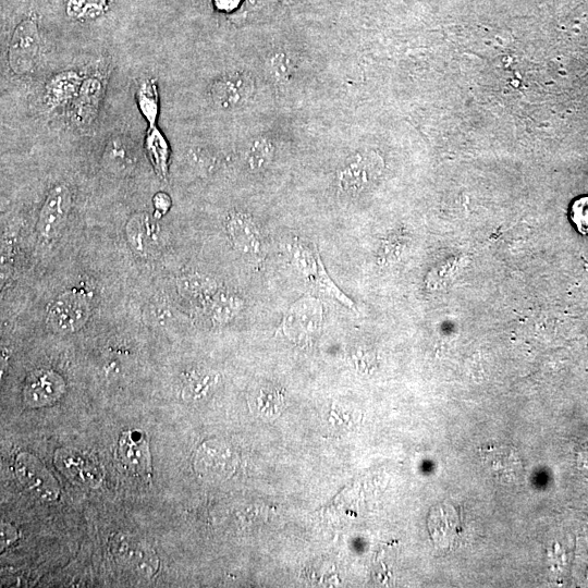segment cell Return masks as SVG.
Masks as SVG:
<instances>
[{"label": "cell", "instance_id": "cell-27", "mask_svg": "<svg viewBox=\"0 0 588 588\" xmlns=\"http://www.w3.org/2000/svg\"><path fill=\"white\" fill-rule=\"evenodd\" d=\"M132 151L125 142L116 140L110 143L106 151V159L114 168H126L133 163Z\"/></svg>", "mask_w": 588, "mask_h": 588}, {"label": "cell", "instance_id": "cell-14", "mask_svg": "<svg viewBox=\"0 0 588 588\" xmlns=\"http://www.w3.org/2000/svg\"><path fill=\"white\" fill-rule=\"evenodd\" d=\"M226 227L231 242L241 253L257 255L261 252L260 231L250 215L242 212L232 213L227 219Z\"/></svg>", "mask_w": 588, "mask_h": 588}, {"label": "cell", "instance_id": "cell-10", "mask_svg": "<svg viewBox=\"0 0 588 588\" xmlns=\"http://www.w3.org/2000/svg\"><path fill=\"white\" fill-rule=\"evenodd\" d=\"M71 202V192L65 185H59L49 192L38 223L39 234L43 239L53 240L60 235L67 222Z\"/></svg>", "mask_w": 588, "mask_h": 588}, {"label": "cell", "instance_id": "cell-26", "mask_svg": "<svg viewBox=\"0 0 588 588\" xmlns=\"http://www.w3.org/2000/svg\"><path fill=\"white\" fill-rule=\"evenodd\" d=\"M268 70L278 83L289 82L294 71L293 59L286 52H275L268 59Z\"/></svg>", "mask_w": 588, "mask_h": 588}, {"label": "cell", "instance_id": "cell-18", "mask_svg": "<svg viewBox=\"0 0 588 588\" xmlns=\"http://www.w3.org/2000/svg\"><path fill=\"white\" fill-rule=\"evenodd\" d=\"M145 146L157 173L162 177L166 176L170 151L163 133L152 127L147 133Z\"/></svg>", "mask_w": 588, "mask_h": 588}, {"label": "cell", "instance_id": "cell-11", "mask_svg": "<svg viewBox=\"0 0 588 588\" xmlns=\"http://www.w3.org/2000/svg\"><path fill=\"white\" fill-rule=\"evenodd\" d=\"M56 465L61 472L81 485L96 487L101 484L103 470L92 457L77 450L60 449L56 452Z\"/></svg>", "mask_w": 588, "mask_h": 588}, {"label": "cell", "instance_id": "cell-20", "mask_svg": "<svg viewBox=\"0 0 588 588\" xmlns=\"http://www.w3.org/2000/svg\"><path fill=\"white\" fill-rule=\"evenodd\" d=\"M210 301L212 318L219 324L231 321L243 308V301L235 294H215Z\"/></svg>", "mask_w": 588, "mask_h": 588}, {"label": "cell", "instance_id": "cell-7", "mask_svg": "<svg viewBox=\"0 0 588 588\" xmlns=\"http://www.w3.org/2000/svg\"><path fill=\"white\" fill-rule=\"evenodd\" d=\"M110 550L120 565L143 577H152L158 568V559L153 549L130 535H116L112 539Z\"/></svg>", "mask_w": 588, "mask_h": 588}, {"label": "cell", "instance_id": "cell-16", "mask_svg": "<svg viewBox=\"0 0 588 588\" xmlns=\"http://www.w3.org/2000/svg\"><path fill=\"white\" fill-rule=\"evenodd\" d=\"M127 237L134 251L145 254L159 243V227L149 215H136L127 226Z\"/></svg>", "mask_w": 588, "mask_h": 588}, {"label": "cell", "instance_id": "cell-30", "mask_svg": "<svg viewBox=\"0 0 588 588\" xmlns=\"http://www.w3.org/2000/svg\"><path fill=\"white\" fill-rule=\"evenodd\" d=\"M154 207H155V214L157 216L165 215L171 207V199L169 195L161 192L157 193L153 199Z\"/></svg>", "mask_w": 588, "mask_h": 588}, {"label": "cell", "instance_id": "cell-8", "mask_svg": "<svg viewBox=\"0 0 588 588\" xmlns=\"http://www.w3.org/2000/svg\"><path fill=\"white\" fill-rule=\"evenodd\" d=\"M254 81L244 72L227 73L212 84L210 95L214 105L223 110H234L250 101Z\"/></svg>", "mask_w": 588, "mask_h": 588}, {"label": "cell", "instance_id": "cell-23", "mask_svg": "<svg viewBox=\"0 0 588 588\" xmlns=\"http://www.w3.org/2000/svg\"><path fill=\"white\" fill-rule=\"evenodd\" d=\"M275 147L272 141L266 138L256 139L251 143L247 154H245V163L250 170L259 173L265 170L273 162Z\"/></svg>", "mask_w": 588, "mask_h": 588}, {"label": "cell", "instance_id": "cell-19", "mask_svg": "<svg viewBox=\"0 0 588 588\" xmlns=\"http://www.w3.org/2000/svg\"><path fill=\"white\" fill-rule=\"evenodd\" d=\"M179 290L189 299L211 300L216 294V283L210 277L191 274L181 278Z\"/></svg>", "mask_w": 588, "mask_h": 588}, {"label": "cell", "instance_id": "cell-24", "mask_svg": "<svg viewBox=\"0 0 588 588\" xmlns=\"http://www.w3.org/2000/svg\"><path fill=\"white\" fill-rule=\"evenodd\" d=\"M310 283L318 292L324 294V296L337 300L347 306L348 309L355 311L354 303L337 287L332 278L329 277L322 261L320 262V266H318L316 275Z\"/></svg>", "mask_w": 588, "mask_h": 588}, {"label": "cell", "instance_id": "cell-3", "mask_svg": "<svg viewBox=\"0 0 588 588\" xmlns=\"http://www.w3.org/2000/svg\"><path fill=\"white\" fill-rule=\"evenodd\" d=\"M323 324L322 304L305 296L294 303L284 318V333L293 341L310 342L320 334Z\"/></svg>", "mask_w": 588, "mask_h": 588}, {"label": "cell", "instance_id": "cell-15", "mask_svg": "<svg viewBox=\"0 0 588 588\" xmlns=\"http://www.w3.org/2000/svg\"><path fill=\"white\" fill-rule=\"evenodd\" d=\"M103 84L95 78L83 81L73 104L72 118L79 125H89L100 107Z\"/></svg>", "mask_w": 588, "mask_h": 588}, {"label": "cell", "instance_id": "cell-5", "mask_svg": "<svg viewBox=\"0 0 588 588\" xmlns=\"http://www.w3.org/2000/svg\"><path fill=\"white\" fill-rule=\"evenodd\" d=\"M483 467L501 484H517L524 476V465L516 449L508 445H487L480 448Z\"/></svg>", "mask_w": 588, "mask_h": 588}, {"label": "cell", "instance_id": "cell-22", "mask_svg": "<svg viewBox=\"0 0 588 588\" xmlns=\"http://www.w3.org/2000/svg\"><path fill=\"white\" fill-rule=\"evenodd\" d=\"M218 377L213 372L196 371L190 373L183 386V395L189 400L205 398L216 386Z\"/></svg>", "mask_w": 588, "mask_h": 588}, {"label": "cell", "instance_id": "cell-17", "mask_svg": "<svg viewBox=\"0 0 588 588\" xmlns=\"http://www.w3.org/2000/svg\"><path fill=\"white\" fill-rule=\"evenodd\" d=\"M83 79L76 72H63L47 82L46 101L51 106H60L75 100L80 92Z\"/></svg>", "mask_w": 588, "mask_h": 588}, {"label": "cell", "instance_id": "cell-21", "mask_svg": "<svg viewBox=\"0 0 588 588\" xmlns=\"http://www.w3.org/2000/svg\"><path fill=\"white\" fill-rule=\"evenodd\" d=\"M140 112L150 125L155 127L159 113V96L157 84L154 80H147L141 84L137 93Z\"/></svg>", "mask_w": 588, "mask_h": 588}, {"label": "cell", "instance_id": "cell-29", "mask_svg": "<svg viewBox=\"0 0 588 588\" xmlns=\"http://www.w3.org/2000/svg\"><path fill=\"white\" fill-rule=\"evenodd\" d=\"M570 217L580 234L588 236V195L572 203Z\"/></svg>", "mask_w": 588, "mask_h": 588}, {"label": "cell", "instance_id": "cell-12", "mask_svg": "<svg viewBox=\"0 0 588 588\" xmlns=\"http://www.w3.org/2000/svg\"><path fill=\"white\" fill-rule=\"evenodd\" d=\"M427 522L428 530L437 547L447 550L459 543L462 535V517L455 506L444 504L434 507Z\"/></svg>", "mask_w": 588, "mask_h": 588}, {"label": "cell", "instance_id": "cell-31", "mask_svg": "<svg viewBox=\"0 0 588 588\" xmlns=\"http://www.w3.org/2000/svg\"><path fill=\"white\" fill-rule=\"evenodd\" d=\"M241 3L242 0H214L215 7L224 12H232L236 10Z\"/></svg>", "mask_w": 588, "mask_h": 588}, {"label": "cell", "instance_id": "cell-28", "mask_svg": "<svg viewBox=\"0 0 588 588\" xmlns=\"http://www.w3.org/2000/svg\"><path fill=\"white\" fill-rule=\"evenodd\" d=\"M284 395L281 391L273 387L261 388L255 397L257 408L262 412H275L281 403H283Z\"/></svg>", "mask_w": 588, "mask_h": 588}, {"label": "cell", "instance_id": "cell-1", "mask_svg": "<svg viewBox=\"0 0 588 588\" xmlns=\"http://www.w3.org/2000/svg\"><path fill=\"white\" fill-rule=\"evenodd\" d=\"M382 170V159L372 151L351 155L337 173V185L342 192L357 195L369 188Z\"/></svg>", "mask_w": 588, "mask_h": 588}, {"label": "cell", "instance_id": "cell-6", "mask_svg": "<svg viewBox=\"0 0 588 588\" xmlns=\"http://www.w3.org/2000/svg\"><path fill=\"white\" fill-rule=\"evenodd\" d=\"M16 475L20 483L35 497L51 502L59 496V486L45 465L30 453L23 452L16 460Z\"/></svg>", "mask_w": 588, "mask_h": 588}, {"label": "cell", "instance_id": "cell-9", "mask_svg": "<svg viewBox=\"0 0 588 588\" xmlns=\"http://www.w3.org/2000/svg\"><path fill=\"white\" fill-rule=\"evenodd\" d=\"M118 460L127 473L138 479L152 477V457L146 438L139 432L122 434L118 445Z\"/></svg>", "mask_w": 588, "mask_h": 588}, {"label": "cell", "instance_id": "cell-25", "mask_svg": "<svg viewBox=\"0 0 588 588\" xmlns=\"http://www.w3.org/2000/svg\"><path fill=\"white\" fill-rule=\"evenodd\" d=\"M108 0H68V15L76 19H94L104 14Z\"/></svg>", "mask_w": 588, "mask_h": 588}, {"label": "cell", "instance_id": "cell-13", "mask_svg": "<svg viewBox=\"0 0 588 588\" xmlns=\"http://www.w3.org/2000/svg\"><path fill=\"white\" fill-rule=\"evenodd\" d=\"M65 391L63 377L53 371L39 370L29 376L24 386V400L32 408H41L59 400Z\"/></svg>", "mask_w": 588, "mask_h": 588}, {"label": "cell", "instance_id": "cell-2", "mask_svg": "<svg viewBox=\"0 0 588 588\" xmlns=\"http://www.w3.org/2000/svg\"><path fill=\"white\" fill-rule=\"evenodd\" d=\"M90 305L82 294L67 292L58 297L47 315V324L55 333L70 335L79 332L89 321Z\"/></svg>", "mask_w": 588, "mask_h": 588}, {"label": "cell", "instance_id": "cell-4", "mask_svg": "<svg viewBox=\"0 0 588 588\" xmlns=\"http://www.w3.org/2000/svg\"><path fill=\"white\" fill-rule=\"evenodd\" d=\"M41 48L38 24L22 21L12 35L8 51L9 66L17 75H27L35 67Z\"/></svg>", "mask_w": 588, "mask_h": 588}]
</instances>
